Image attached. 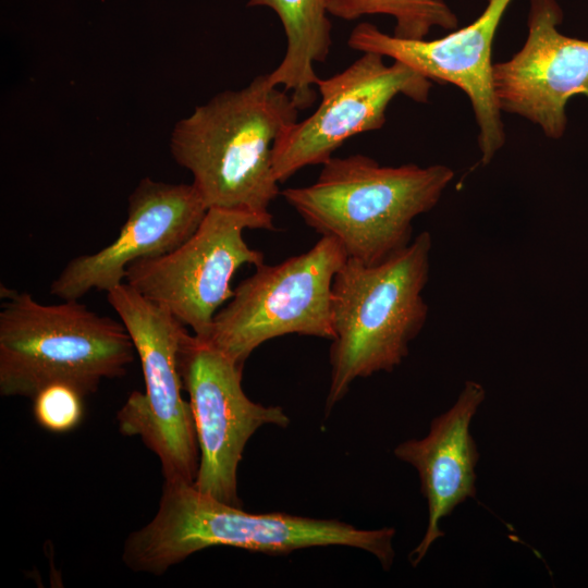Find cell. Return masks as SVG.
I'll use <instances>...</instances> for the list:
<instances>
[{
	"label": "cell",
	"mask_w": 588,
	"mask_h": 588,
	"mask_svg": "<svg viewBox=\"0 0 588 588\" xmlns=\"http://www.w3.org/2000/svg\"><path fill=\"white\" fill-rule=\"evenodd\" d=\"M298 111L287 91L272 85L267 74L259 75L180 120L170 150L192 173V184L208 208L271 216L269 207L280 194L273 148L298 121Z\"/></svg>",
	"instance_id": "cell-1"
},
{
	"label": "cell",
	"mask_w": 588,
	"mask_h": 588,
	"mask_svg": "<svg viewBox=\"0 0 588 588\" xmlns=\"http://www.w3.org/2000/svg\"><path fill=\"white\" fill-rule=\"evenodd\" d=\"M395 529H359L336 519L285 513L252 514L198 491L164 481L159 509L125 540L122 559L135 571L162 575L200 550L226 546L271 555L313 547L345 546L371 553L384 569L394 560Z\"/></svg>",
	"instance_id": "cell-2"
},
{
	"label": "cell",
	"mask_w": 588,
	"mask_h": 588,
	"mask_svg": "<svg viewBox=\"0 0 588 588\" xmlns=\"http://www.w3.org/2000/svg\"><path fill=\"white\" fill-rule=\"evenodd\" d=\"M453 177L443 164L388 167L356 154L331 157L316 182L281 194L308 226L338 241L347 258L372 266L411 244L413 221L436 207Z\"/></svg>",
	"instance_id": "cell-3"
},
{
	"label": "cell",
	"mask_w": 588,
	"mask_h": 588,
	"mask_svg": "<svg viewBox=\"0 0 588 588\" xmlns=\"http://www.w3.org/2000/svg\"><path fill=\"white\" fill-rule=\"evenodd\" d=\"M431 247V235L424 231L387 260L367 266L347 258L334 275L327 413L354 380L390 372L408 355L429 313L422 292L429 279Z\"/></svg>",
	"instance_id": "cell-4"
},
{
	"label": "cell",
	"mask_w": 588,
	"mask_h": 588,
	"mask_svg": "<svg viewBox=\"0 0 588 588\" xmlns=\"http://www.w3.org/2000/svg\"><path fill=\"white\" fill-rule=\"evenodd\" d=\"M0 311V393L34 397L65 382L84 395L105 379L122 377L136 351L123 322L100 316L78 299L46 305L4 287Z\"/></svg>",
	"instance_id": "cell-5"
},
{
	"label": "cell",
	"mask_w": 588,
	"mask_h": 588,
	"mask_svg": "<svg viewBox=\"0 0 588 588\" xmlns=\"http://www.w3.org/2000/svg\"><path fill=\"white\" fill-rule=\"evenodd\" d=\"M140 360L145 391H133L117 414L121 433L139 437L159 458L164 481L193 485L199 446L189 402L182 396L179 348L186 327L125 282L107 292Z\"/></svg>",
	"instance_id": "cell-6"
},
{
	"label": "cell",
	"mask_w": 588,
	"mask_h": 588,
	"mask_svg": "<svg viewBox=\"0 0 588 588\" xmlns=\"http://www.w3.org/2000/svg\"><path fill=\"white\" fill-rule=\"evenodd\" d=\"M346 259L338 241L321 236L301 255L256 267L218 310L203 339L241 366L262 343L285 334L333 340L332 283Z\"/></svg>",
	"instance_id": "cell-7"
},
{
	"label": "cell",
	"mask_w": 588,
	"mask_h": 588,
	"mask_svg": "<svg viewBox=\"0 0 588 588\" xmlns=\"http://www.w3.org/2000/svg\"><path fill=\"white\" fill-rule=\"evenodd\" d=\"M248 229L274 230L273 217L208 208L197 230L166 255L132 262L124 282L206 338L213 317L233 296L231 280L243 265H264L244 238Z\"/></svg>",
	"instance_id": "cell-8"
},
{
	"label": "cell",
	"mask_w": 588,
	"mask_h": 588,
	"mask_svg": "<svg viewBox=\"0 0 588 588\" xmlns=\"http://www.w3.org/2000/svg\"><path fill=\"white\" fill-rule=\"evenodd\" d=\"M179 369L199 446L193 486L221 502L241 506L236 473L247 441L265 425L286 428L290 418L280 406L249 400L242 388L243 366L206 339L188 332L183 335Z\"/></svg>",
	"instance_id": "cell-9"
},
{
	"label": "cell",
	"mask_w": 588,
	"mask_h": 588,
	"mask_svg": "<svg viewBox=\"0 0 588 588\" xmlns=\"http://www.w3.org/2000/svg\"><path fill=\"white\" fill-rule=\"evenodd\" d=\"M320 103L306 119L293 124L273 148V173L279 183L301 169L323 164L348 138L379 130L391 101L404 95L426 102L431 81L408 65L363 52L343 71L319 78Z\"/></svg>",
	"instance_id": "cell-10"
},
{
	"label": "cell",
	"mask_w": 588,
	"mask_h": 588,
	"mask_svg": "<svg viewBox=\"0 0 588 588\" xmlns=\"http://www.w3.org/2000/svg\"><path fill=\"white\" fill-rule=\"evenodd\" d=\"M511 0H487V7L469 25L433 39H403L359 23L347 45L356 51L390 57L430 81L450 83L470 100L478 126L481 163L488 164L505 144L504 125L492 82V42Z\"/></svg>",
	"instance_id": "cell-11"
},
{
	"label": "cell",
	"mask_w": 588,
	"mask_h": 588,
	"mask_svg": "<svg viewBox=\"0 0 588 588\" xmlns=\"http://www.w3.org/2000/svg\"><path fill=\"white\" fill-rule=\"evenodd\" d=\"M562 20L555 0H529L524 46L492 69L500 110L529 120L551 138L565 132L568 100L588 98V41L562 35Z\"/></svg>",
	"instance_id": "cell-12"
},
{
	"label": "cell",
	"mask_w": 588,
	"mask_h": 588,
	"mask_svg": "<svg viewBox=\"0 0 588 588\" xmlns=\"http://www.w3.org/2000/svg\"><path fill=\"white\" fill-rule=\"evenodd\" d=\"M208 207L193 184L144 177L128 197L127 218L114 241L71 259L50 285V294L79 299L91 290L110 291L124 282L134 261L173 252L199 226Z\"/></svg>",
	"instance_id": "cell-13"
},
{
	"label": "cell",
	"mask_w": 588,
	"mask_h": 588,
	"mask_svg": "<svg viewBox=\"0 0 588 588\" xmlns=\"http://www.w3.org/2000/svg\"><path fill=\"white\" fill-rule=\"evenodd\" d=\"M485 399L482 384L466 381L455 403L432 419L426 437L404 441L394 449L400 461L417 470L420 491L428 505L425 535L408 556L413 566H417L432 543L444 536L441 519L477 493L479 452L470 424Z\"/></svg>",
	"instance_id": "cell-14"
},
{
	"label": "cell",
	"mask_w": 588,
	"mask_h": 588,
	"mask_svg": "<svg viewBox=\"0 0 588 588\" xmlns=\"http://www.w3.org/2000/svg\"><path fill=\"white\" fill-rule=\"evenodd\" d=\"M248 7H266L280 19L286 37L282 61L269 82L287 91L298 110L316 100L319 76L315 64L326 61L332 45L326 0H249Z\"/></svg>",
	"instance_id": "cell-15"
},
{
	"label": "cell",
	"mask_w": 588,
	"mask_h": 588,
	"mask_svg": "<svg viewBox=\"0 0 588 588\" xmlns=\"http://www.w3.org/2000/svg\"><path fill=\"white\" fill-rule=\"evenodd\" d=\"M329 14L345 21L385 14L395 21L393 36L425 39L433 27L455 29L457 19L443 0H326Z\"/></svg>",
	"instance_id": "cell-16"
},
{
	"label": "cell",
	"mask_w": 588,
	"mask_h": 588,
	"mask_svg": "<svg viewBox=\"0 0 588 588\" xmlns=\"http://www.w3.org/2000/svg\"><path fill=\"white\" fill-rule=\"evenodd\" d=\"M84 394L65 382H52L33 397V414L37 424L54 433L76 428L84 417Z\"/></svg>",
	"instance_id": "cell-17"
}]
</instances>
